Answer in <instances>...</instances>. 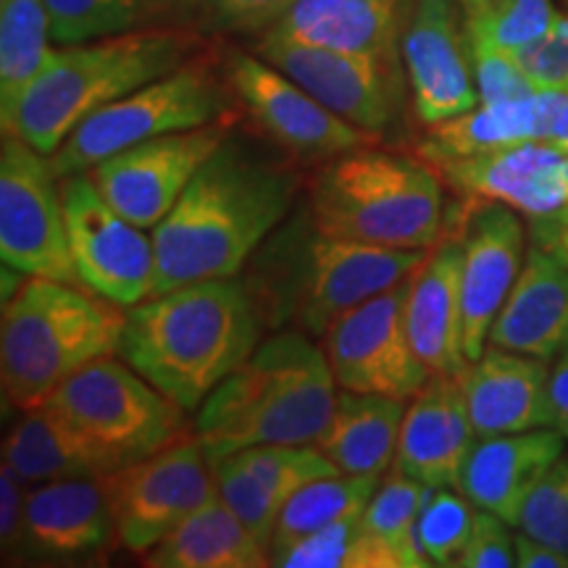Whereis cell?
Here are the masks:
<instances>
[{
    "label": "cell",
    "mask_w": 568,
    "mask_h": 568,
    "mask_svg": "<svg viewBox=\"0 0 568 568\" xmlns=\"http://www.w3.org/2000/svg\"><path fill=\"white\" fill-rule=\"evenodd\" d=\"M558 11L552 0H489L464 11L466 42L500 53H518L552 30Z\"/></svg>",
    "instance_id": "34"
},
{
    "label": "cell",
    "mask_w": 568,
    "mask_h": 568,
    "mask_svg": "<svg viewBox=\"0 0 568 568\" xmlns=\"http://www.w3.org/2000/svg\"><path fill=\"white\" fill-rule=\"evenodd\" d=\"M566 95L564 90H537L518 101L479 103L450 122L429 126V138L422 145L424 161L464 159L521 142H550Z\"/></svg>",
    "instance_id": "27"
},
{
    "label": "cell",
    "mask_w": 568,
    "mask_h": 568,
    "mask_svg": "<svg viewBox=\"0 0 568 568\" xmlns=\"http://www.w3.org/2000/svg\"><path fill=\"white\" fill-rule=\"evenodd\" d=\"M408 280L347 311L324 335V353L339 389L410 400L426 382L406 324Z\"/></svg>",
    "instance_id": "13"
},
{
    "label": "cell",
    "mask_w": 568,
    "mask_h": 568,
    "mask_svg": "<svg viewBox=\"0 0 568 568\" xmlns=\"http://www.w3.org/2000/svg\"><path fill=\"white\" fill-rule=\"evenodd\" d=\"M226 95L201 59L95 111L51 155L59 176L90 172L109 155L161 134L224 122Z\"/></svg>",
    "instance_id": "9"
},
{
    "label": "cell",
    "mask_w": 568,
    "mask_h": 568,
    "mask_svg": "<svg viewBox=\"0 0 568 568\" xmlns=\"http://www.w3.org/2000/svg\"><path fill=\"white\" fill-rule=\"evenodd\" d=\"M51 19L42 0H0V124L51 61Z\"/></svg>",
    "instance_id": "31"
},
{
    "label": "cell",
    "mask_w": 568,
    "mask_h": 568,
    "mask_svg": "<svg viewBox=\"0 0 568 568\" xmlns=\"http://www.w3.org/2000/svg\"><path fill=\"white\" fill-rule=\"evenodd\" d=\"M155 9H172V11H182V9H197V6H209V0H153Z\"/></svg>",
    "instance_id": "50"
},
{
    "label": "cell",
    "mask_w": 568,
    "mask_h": 568,
    "mask_svg": "<svg viewBox=\"0 0 568 568\" xmlns=\"http://www.w3.org/2000/svg\"><path fill=\"white\" fill-rule=\"evenodd\" d=\"M510 524L489 510H477L471 535L466 548L460 550L456 568H510L516 566L514 535L508 531Z\"/></svg>",
    "instance_id": "43"
},
{
    "label": "cell",
    "mask_w": 568,
    "mask_h": 568,
    "mask_svg": "<svg viewBox=\"0 0 568 568\" xmlns=\"http://www.w3.org/2000/svg\"><path fill=\"white\" fill-rule=\"evenodd\" d=\"M477 506L456 487H432L418 516V542L432 566H456L466 548Z\"/></svg>",
    "instance_id": "38"
},
{
    "label": "cell",
    "mask_w": 568,
    "mask_h": 568,
    "mask_svg": "<svg viewBox=\"0 0 568 568\" xmlns=\"http://www.w3.org/2000/svg\"><path fill=\"white\" fill-rule=\"evenodd\" d=\"M464 245L447 237L410 274L406 324L422 364L432 376H464L471 361L464 353Z\"/></svg>",
    "instance_id": "23"
},
{
    "label": "cell",
    "mask_w": 568,
    "mask_h": 568,
    "mask_svg": "<svg viewBox=\"0 0 568 568\" xmlns=\"http://www.w3.org/2000/svg\"><path fill=\"white\" fill-rule=\"evenodd\" d=\"M240 466L272 493L282 506L311 481L343 474L314 443L308 445H253L232 453Z\"/></svg>",
    "instance_id": "37"
},
{
    "label": "cell",
    "mask_w": 568,
    "mask_h": 568,
    "mask_svg": "<svg viewBox=\"0 0 568 568\" xmlns=\"http://www.w3.org/2000/svg\"><path fill=\"white\" fill-rule=\"evenodd\" d=\"M0 258L24 276L80 284L71 261L61 176L48 153L3 132L0 145Z\"/></svg>",
    "instance_id": "10"
},
{
    "label": "cell",
    "mask_w": 568,
    "mask_h": 568,
    "mask_svg": "<svg viewBox=\"0 0 568 568\" xmlns=\"http://www.w3.org/2000/svg\"><path fill=\"white\" fill-rule=\"evenodd\" d=\"M531 245L542 247L545 253L556 255V258L568 264V203L564 209L548 213V216L529 219Z\"/></svg>",
    "instance_id": "46"
},
{
    "label": "cell",
    "mask_w": 568,
    "mask_h": 568,
    "mask_svg": "<svg viewBox=\"0 0 568 568\" xmlns=\"http://www.w3.org/2000/svg\"><path fill=\"white\" fill-rule=\"evenodd\" d=\"M337 403L324 347L280 329L255 347L195 410V437L211 464L253 445L316 443Z\"/></svg>",
    "instance_id": "4"
},
{
    "label": "cell",
    "mask_w": 568,
    "mask_h": 568,
    "mask_svg": "<svg viewBox=\"0 0 568 568\" xmlns=\"http://www.w3.org/2000/svg\"><path fill=\"white\" fill-rule=\"evenodd\" d=\"M406 406L387 395L343 389L314 445L343 474L382 477L395 464Z\"/></svg>",
    "instance_id": "29"
},
{
    "label": "cell",
    "mask_w": 568,
    "mask_h": 568,
    "mask_svg": "<svg viewBox=\"0 0 568 568\" xmlns=\"http://www.w3.org/2000/svg\"><path fill=\"white\" fill-rule=\"evenodd\" d=\"M432 487L393 471L379 481L368 506L364 508V527L395 560V568L432 566L418 542V516Z\"/></svg>",
    "instance_id": "33"
},
{
    "label": "cell",
    "mask_w": 568,
    "mask_h": 568,
    "mask_svg": "<svg viewBox=\"0 0 568 568\" xmlns=\"http://www.w3.org/2000/svg\"><path fill=\"white\" fill-rule=\"evenodd\" d=\"M148 568H261L272 566L268 548L213 497L169 531L151 552L142 556Z\"/></svg>",
    "instance_id": "30"
},
{
    "label": "cell",
    "mask_w": 568,
    "mask_h": 568,
    "mask_svg": "<svg viewBox=\"0 0 568 568\" xmlns=\"http://www.w3.org/2000/svg\"><path fill=\"white\" fill-rule=\"evenodd\" d=\"M564 443L566 437H560L556 429H529L477 439L460 471L458 489L477 508L518 527L529 489L564 456Z\"/></svg>",
    "instance_id": "24"
},
{
    "label": "cell",
    "mask_w": 568,
    "mask_h": 568,
    "mask_svg": "<svg viewBox=\"0 0 568 568\" xmlns=\"http://www.w3.org/2000/svg\"><path fill=\"white\" fill-rule=\"evenodd\" d=\"M518 529L568 556V456L564 453L529 489Z\"/></svg>",
    "instance_id": "40"
},
{
    "label": "cell",
    "mask_w": 568,
    "mask_h": 568,
    "mask_svg": "<svg viewBox=\"0 0 568 568\" xmlns=\"http://www.w3.org/2000/svg\"><path fill=\"white\" fill-rule=\"evenodd\" d=\"M426 255L332 237L305 211L258 247L247 287L272 329L324 339L339 316L408 280Z\"/></svg>",
    "instance_id": "3"
},
{
    "label": "cell",
    "mask_w": 568,
    "mask_h": 568,
    "mask_svg": "<svg viewBox=\"0 0 568 568\" xmlns=\"http://www.w3.org/2000/svg\"><path fill=\"white\" fill-rule=\"evenodd\" d=\"M477 439L460 376H432L408 400L393 468L426 487H458Z\"/></svg>",
    "instance_id": "20"
},
{
    "label": "cell",
    "mask_w": 568,
    "mask_h": 568,
    "mask_svg": "<svg viewBox=\"0 0 568 568\" xmlns=\"http://www.w3.org/2000/svg\"><path fill=\"white\" fill-rule=\"evenodd\" d=\"M126 308L84 284L27 276L3 297L0 385L6 406L32 410L92 361L119 355Z\"/></svg>",
    "instance_id": "5"
},
{
    "label": "cell",
    "mask_w": 568,
    "mask_h": 568,
    "mask_svg": "<svg viewBox=\"0 0 568 568\" xmlns=\"http://www.w3.org/2000/svg\"><path fill=\"white\" fill-rule=\"evenodd\" d=\"M458 3H460V9L468 11V9H477V6L489 3V0H458Z\"/></svg>",
    "instance_id": "51"
},
{
    "label": "cell",
    "mask_w": 568,
    "mask_h": 568,
    "mask_svg": "<svg viewBox=\"0 0 568 568\" xmlns=\"http://www.w3.org/2000/svg\"><path fill=\"white\" fill-rule=\"evenodd\" d=\"M3 464H9L27 485L103 479L116 471L111 460L48 403L21 410V418L3 439Z\"/></svg>",
    "instance_id": "28"
},
{
    "label": "cell",
    "mask_w": 568,
    "mask_h": 568,
    "mask_svg": "<svg viewBox=\"0 0 568 568\" xmlns=\"http://www.w3.org/2000/svg\"><path fill=\"white\" fill-rule=\"evenodd\" d=\"M400 0H297L264 38L393 63Z\"/></svg>",
    "instance_id": "26"
},
{
    "label": "cell",
    "mask_w": 568,
    "mask_h": 568,
    "mask_svg": "<svg viewBox=\"0 0 568 568\" xmlns=\"http://www.w3.org/2000/svg\"><path fill=\"white\" fill-rule=\"evenodd\" d=\"M400 53L418 122L437 126L477 109L479 92L456 0H416Z\"/></svg>",
    "instance_id": "16"
},
{
    "label": "cell",
    "mask_w": 568,
    "mask_h": 568,
    "mask_svg": "<svg viewBox=\"0 0 568 568\" xmlns=\"http://www.w3.org/2000/svg\"><path fill=\"white\" fill-rule=\"evenodd\" d=\"M516 566L521 568H568V556L518 529L514 537Z\"/></svg>",
    "instance_id": "48"
},
{
    "label": "cell",
    "mask_w": 568,
    "mask_h": 568,
    "mask_svg": "<svg viewBox=\"0 0 568 568\" xmlns=\"http://www.w3.org/2000/svg\"><path fill=\"white\" fill-rule=\"evenodd\" d=\"M564 184H566V195H568V151L564 155Z\"/></svg>",
    "instance_id": "52"
},
{
    "label": "cell",
    "mask_w": 568,
    "mask_h": 568,
    "mask_svg": "<svg viewBox=\"0 0 568 568\" xmlns=\"http://www.w3.org/2000/svg\"><path fill=\"white\" fill-rule=\"evenodd\" d=\"M197 48L201 40L195 34L148 27L61 45L21 95L3 132L53 155L84 119L142 84L172 74L195 59Z\"/></svg>",
    "instance_id": "6"
},
{
    "label": "cell",
    "mask_w": 568,
    "mask_h": 568,
    "mask_svg": "<svg viewBox=\"0 0 568 568\" xmlns=\"http://www.w3.org/2000/svg\"><path fill=\"white\" fill-rule=\"evenodd\" d=\"M297 180L226 138L197 169L174 209L153 226L155 293L205 280H230L251 264L287 216Z\"/></svg>",
    "instance_id": "1"
},
{
    "label": "cell",
    "mask_w": 568,
    "mask_h": 568,
    "mask_svg": "<svg viewBox=\"0 0 568 568\" xmlns=\"http://www.w3.org/2000/svg\"><path fill=\"white\" fill-rule=\"evenodd\" d=\"M297 0H209L211 24L224 32H266Z\"/></svg>",
    "instance_id": "44"
},
{
    "label": "cell",
    "mask_w": 568,
    "mask_h": 568,
    "mask_svg": "<svg viewBox=\"0 0 568 568\" xmlns=\"http://www.w3.org/2000/svg\"><path fill=\"white\" fill-rule=\"evenodd\" d=\"M230 138L226 122L161 134L109 155L90 169V180L122 216L153 230L174 209L197 169Z\"/></svg>",
    "instance_id": "14"
},
{
    "label": "cell",
    "mask_w": 568,
    "mask_h": 568,
    "mask_svg": "<svg viewBox=\"0 0 568 568\" xmlns=\"http://www.w3.org/2000/svg\"><path fill=\"white\" fill-rule=\"evenodd\" d=\"M443 176L429 161L361 145L326 163L305 211L332 237L429 251L443 232Z\"/></svg>",
    "instance_id": "7"
},
{
    "label": "cell",
    "mask_w": 568,
    "mask_h": 568,
    "mask_svg": "<svg viewBox=\"0 0 568 568\" xmlns=\"http://www.w3.org/2000/svg\"><path fill=\"white\" fill-rule=\"evenodd\" d=\"M382 477H355V474H332L305 485L284 503L280 521H276L268 556H282L314 531L343 521L347 516L361 514L372 500Z\"/></svg>",
    "instance_id": "32"
},
{
    "label": "cell",
    "mask_w": 568,
    "mask_h": 568,
    "mask_svg": "<svg viewBox=\"0 0 568 568\" xmlns=\"http://www.w3.org/2000/svg\"><path fill=\"white\" fill-rule=\"evenodd\" d=\"M255 53L305 92L364 132H382L395 116L389 63L303 42L261 38Z\"/></svg>",
    "instance_id": "17"
},
{
    "label": "cell",
    "mask_w": 568,
    "mask_h": 568,
    "mask_svg": "<svg viewBox=\"0 0 568 568\" xmlns=\"http://www.w3.org/2000/svg\"><path fill=\"white\" fill-rule=\"evenodd\" d=\"M45 403L80 429L116 471L176 443L187 429V410L113 355L69 376Z\"/></svg>",
    "instance_id": "8"
},
{
    "label": "cell",
    "mask_w": 568,
    "mask_h": 568,
    "mask_svg": "<svg viewBox=\"0 0 568 568\" xmlns=\"http://www.w3.org/2000/svg\"><path fill=\"white\" fill-rule=\"evenodd\" d=\"M468 55H471L479 103L518 101V98H529L537 92L535 82L524 74V69L510 53L468 45Z\"/></svg>",
    "instance_id": "41"
},
{
    "label": "cell",
    "mask_w": 568,
    "mask_h": 568,
    "mask_svg": "<svg viewBox=\"0 0 568 568\" xmlns=\"http://www.w3.org/2000/svg\"><path fill=\"white\" fill-rule=\"evenodd\" d=\"M103 479L84 477L32 485L27 493L17 552L71 564L109 548L116 539V527Z\"/></svg>",
    "instance_id": "21"
},
{
    "label": "cell",
    "mask_w": 568,
    "mask_h": 568,
    "mask_svg": "<svg viewBox=\"0 0 568 568\" xmlns=\"http://www.w3.org/2000/svg\"><path fill=\"white\" fill-rule=\"evenodd\" d=\"M211 468L213 479H216V493L226 503V508L268 548L284 508L282 503L274 500L272 493L232 456L216 460Z\"/></svg>",
    "instance_id": "39"
},
{
    "label": "cell",
    "mask_w": 568,
    "mask_h": 568,
    "mask_svg": "<svg viewBox=\"0 0 568 568\" xmlns=\"http://www.w3.org/2000/svg\"><path fill=\"white\" fill-rule=\"evenodd\" d=\"M364 514V510H361ZM361 514L314 531L282 556L272 566L282 568H395V560L368 535Z\"/></svg>",
    "instance_id": "35"
},
{
    "label": "cell",
    "mask_w": 568,
    "mask_h": 568,
    "mask_svg": "<svg viewBox=\"0 0 568 568\" xmlns=\"http://www.w3.org/2000/svg\"><path fill=\"white\" fill-rule=\"evenodd\" d=\"M230 82L253 122L295 159H335L366 145L368 132L326 109L261 55L234 53Z\"/></svg>",
    "instance_id": "15"
},
{
    "label": "cell",
    "mask_w": 568,
    "mask_h": 568,
    "mask_svg": "<svg viewBox=\"0 0 568 568\" xmlns=\"http://www.w3.org/2000/svg\"><path fill=\"white\" fill-rule=\"evenodd\" d=\"M552 145L564 148V151H568V95L564 105H560V113L556 119V126H552V138H550Z\"/></svg>",
    "instance_id": "49"
},
{
    "label": "cell",
    "mask_w": 568,
    "mask_h": 568,
    "mask_svg": "<svg viewBox=\"0 0 568 568\" xmlns=\"http://www.w3.org/2000/svg\"><path fill=\"white\" fill-rule=\"evenodd\" d=\"M548 403H550V429L568 439V347L558 353V361L550 366L548 382Z\"/></svg>",
    "instance_id": "47"
},
{
    "label": "cell",
    "mask_w": 568,
    "mask_h": 568,
    "mask_svg": "<svg viewBox=\"0 0 568 568\" xmlns=\"http://www.w3.org/2000/svg\"><path fill=\"white\" fill-rule=\"evenodd\" d=\"M24 485L27 481L9 464H3V468H0V545H3L6 558L19 550L21 524H24L27 508Z\"/></svg>",
    "instance_id": "45"
},
{
    "label": "cell",
    "mask_w": 568,
    "mask_h": 568,
    "mask_svg": "<svg viewBox=\"0 0 568 568\" xmlns=\"http://www.w3.org/2000/svg\"><path fill=\"white\" fill-rule=\"evenodd\" d=\"M55 45L111 38L140 30L155 17L153 0H42Z\"/></svg>",
    "instance_id": "36"
},
{
    "label": "cell",
    "mask_w": 568,
    "mask_h": 568,
    "mask_svg": "<svg viewBox=\"0 0 568 568\" xmlns=\"http://www.w3.org/2000/svg\"><path fill=\"white\" fill-rule=\"evenodd\" d=\"M261 332L264 314L247 284L193 282L126 308L119 358L190 414L251 358Z\"/></svg>",
    "instance_id": "2"
},
{
    "label": "cell",
    "mask_w": 568,
    "mask_h": 568,
    "mask_svg": "<svg viewBox=\"0 0 568 568\" xmlns=\"http://www.w3.org/2000/svg\"><path fill=\"white\" fill-rule=\"evenodd\" d=\"M487 345L556 358L568 347V264L531 245Z\"/></svg>",
    "instance_id": "25"
},
{
    "label": "cell",
    "mask_w": 568,
    "mask_h": 568,
    "mask_svg": "<svg viewBox=\"0 0 568 568\" xmlns=\"http://www.w3.org/2000/svg\"><path fill=\"white\" fill-rule=\"evenodd\" d=\"M458 237L464 245V353L474 364L487 351L489 329L521 274L524 224L508 205L481 201L466 213Z\"/></svg>",
    "instance_id": "18"
},
{
    "label": "cell",
    "mask_w": 568,
    "mask_h": 568,
    "mask_svg": "<svg viewBox=\"0 0 568 568\" xmlns=\"http://www.w3.org/2000/svg\"><path fill=\"white\" fill-rule=\"evenodd\" d=\"M550 366L545 358L487 345L460 376L479 439L550 429Z\"/></svg>",
    "instance_id": "22"
},
{
    "label": "cell",
    "mask_w": 568,
    "mask_h": 568,
    "mask_svg": "<svg viewBox=\"0 0 568 568\" xmlns=\"http://www.w3.org/2000/svg\"><path fill=\"white\" fill-rule=\"evenodd\" d=\"M103 481L116 542L132 556L151 552L193 510L219 495L203 443L187 435Z\"/></svg>",
    "instance_id": "11"
},
{
    "label": "cell",
    "mask_w": 568,
    "mask_h": 568,
    "mask_svg": "<svg viewBox=\"0 0 568 568\" xmlns=\"http://www.w3.org/2000/svg\"><path fill=\"white\" fill-rule=\"evenodd\" d=\"M564 155V148L552 142H521L464 159H443L432 166L468 201L503 203L524 216L539 219L568 203Z\"/></svg>",
    "instance_id": "19"
},
{
    "label": "cell",
    "mask_w": 568,
    "mask_h": 568,
    "mask_svg": "<svg viewBox=\"0 0 568 568\" xmlns=\"http://www.w3.org/2000/svg\"><path fill=\"white\" fill-rule=\"evenodd\" d=\"M71 261L80 284L105 301L132 308L155 293V247L101 195L88 172L61 176Z\"/></svg>",
    "instance_id": "12"
},
{
    "label": "cell",
    "mask_w": 568,
    "mask_h": 568,
    "mask_svg": "<svg viewBox=\"0 0 568 568\" xmlns=\"http://www.w3.org/2000/svg\"><path fill=\"white\" fill-rule=\"evenodd\" d=\"M514 59L537 90L568 92V13H558L552 30L542 40L514 53Z\"/></svg>",
    "instance_id": "42"
}]
</instances>
